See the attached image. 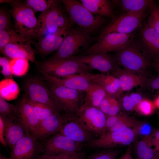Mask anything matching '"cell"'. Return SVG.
Masks as SVG:
<instances>
[{
  "label": "cell",
  "instance_id": "49",
  "mask_svg": "<svg viewBox=\"0 0 159 159\" xmlns=\"http://www.w3.org/2000/svg\"><path fill=\"white\" fill-rule=\"evenodd\" d=\"M120 159H133L132 155L131 150L130 148H128L125 153Z\"/></svg>",
  "mask_w": 159,
  "mask_h": 159
},
{
  "label": "cell",
  "instance_id": "38",
  "mask_svg": "<svg viewBox=\"0 0 159 159\" xmlns=\"http://www.w3.org/2000/svg\"><path fill=\"white\" fill-rule=\"evenodd\" d=\"M138 122L134 118L126 116H122L121 118L106 132L113 131L127 128L134 127Z\"/></svg>",
  "mask_w": 159,
  "mask_h": 159
},
{
  "label": "cell",
  "instance_id": "52",
  "mask_svg": "<svg viewBox=\"0 0 159 159\" xmlns=\"http://www.w3.org/2000/svg\"><path fill=\"white\" fill-rule=\"evenodd\" d=\"M156 108L159 109V93L153 101Z\"/></svg>",
  "mask_w": 159,
  "mask_h": 159
},
{
  "label": "cell",
  "instance_id": "39",
  "mask_svg": "<svg viewBox=\"0 0 159 159\" xmlns=\"http://www.w3.org/2000/svg\"><path fill=\"white\" fill-rule=\"evenodd\" d=\"M95 152L84 159H115L119 151L113 149H102Z\"/></svg>",
  "mask_w": 159,
  "mask_h": 159
},
{
  "label": "cell",
  "instance_id": "1",
  "mask_svg": "<svg viewBox=\"0 0 159 159\" xmlns=\"http://www.w3.org/2000/svg\"><path fill=\"white\" fill-rule=\"evenodd\" d=\"M2 2L10 4V13L14 20V28L23 38L28 41L37 39L38 29V19L35 12L24 1L3 0Z\"/></svg>",
  "mask_w": 159,
  "mask_h": 159
},
{
  "label": "cell",
  "instance_id": "26",
  "mask_svg": "<svg viewBox=\"0 0 159 159\" xmlns=\"http://www.w3.org/2000/svg\"><path fill=\"white\" fill-rule=\"evenodd\" d=\"M94 82L97 83L103 87L107 93L112 95L120 93V87L119 79L110 73L95 74Z\"/></svg>",
  "mask_w": 159,
  "mask_h": 159
},
{
  "label": "cell",
  "instance_id": "12",
  "mask_svg": "<svg viewBox=\"0 0 159 159\" xmlns=\"http://www.w3.org/2000/svg\"><path fill=\"white\" fill-rule=\"evenodd\" d=\"M134 33L132 41L150 60L159 56V34L147 24Z\"/></svg>",
  "mask_w": 159,
  "mask_h": 159
},
{
  "label": "cell",
  "instance_id": "45",
  "mask_svg": "<svg viewBox=\"0 0 159 159\" xmlns=\"http://www.w3.org/2000/svg\"><path fill=\"white\" fill-rule=\"evenodd\" d=\"M112 95L107 93L101 102L99 107L100 110L107 116L111 106Z\"/></svg>",
  "mask_w": 159,
  "mask_h": 159
},
{
  "label": "cell",
  "instance_id": "48",
  "mask_svg": "<svg viewBox=\"0 0 159 159\" xmlns=\"http://www.w3.org/2000/svg\"><path fill=\"white\" fill-rule=\"evenodd\" d=\"M148 84L149 86L152 89L159 91V76L150 81Z\"/></svg>",
  "mask_w": 159,
  "mask_h": 159
},
{
  "label": "cell",
  "instance_id": "24",
  "mask_svg": "<svg viewBox=\"0 0 159 159\" xmlns=\"http://www.w3.org/2000/svg\"><path fill=\"white\" fill-rule=\"evenodd\" d=\"M112 73L120 81V93L129 91L138 86H142L145 83V79L143 76L138 74L124 69H122L118 65Z\"/></svg>",
  "mask_w": 159,
  "mask_h": 159
},
{
  "label": "cell",
  "instance_id": "35",
  "mask_svg": "<svg viewBox=\"0 0 159 159\" xmlns=\"http://www.w3.org/2000/svg\"><path fill=\"white\" fill-rule=\"evenodd\" d=\"M156 108L153 101L143 98L136 105L134 110L142 115L148 116L153 114Z\"/></svg>",
  "mask_w": 159,
  "mask_h": 159
},
{
  "label": "cell",
  "instance_id": "34",
  "mask_svg": "<svg viewBox=\"0 0 159 159\" xmlns=\"http://www.w3.org/2000/svg\"><path fill=\"white\" fill-rule=\"evenodd\" d=\"M142 95L138 93H132L125 95L121 98L120 102L122 107L125 110L132 111L143 99Z\"/></svg>",
  "mask_w": 159,
  "mask_h": 159
},
{
  "label": "cell",
  "instance_id": "47",
  "mask_svg": "<svg viewBox=\"0 0 159 159\" xmlns=\"http://www.w3.org/2000/svg\"><path fill=\"white\" fill-rule=\"evenodd\" d=\"M0 142L4 147L7 148V146L4 138V126L3 119L0 116Z\"/></svg>",
  "mask_w": 159,
  "mask_h": 159
},
{
  "label": "cell",
  "instance_id": "16",
  "mask_svg": "<svg viewBox=\"0 0 159 159\" xmlns=\"http://www.w3.org/2000/svg\"><path fill=\"white\" fill-rule=\"evenodd\" d=\"M44 79L48 83L62 86L85 92L94 82L95 74L90 72L70 75L64 78H57L39 71Z\"/></svg>",
  "mask_w": 159,
  "mask_h": 159
},
{
  "label": "cell",
  "instance_id": "31",
  "mask_svg": "<svg viewBox=\"0 0 159 159\" xmlns=\"http://www.w3.org/2000/svg\"><path fill=\"white\" fill-rule=\"evenodd\" d=\"M0 116L8 119L21 121L18 105L10 103L0 96ZM22 122V121H21Z\"/></svg>",
  "mask_w": 159,
  "mask_h": 159
},
{
  "label": "cell",
  "instance_id": "46",
  "mask_svg": "<svg viewBox=\"0 0 159 159\" xmlns=\"http://www.w3.org/2000/svg\"><path fill=\"white\" fill-rule=\"evenodd\" d=\"M120 110V104L115 97L112 96L111 106L107 116L117 115Z\"/></svg>",
  "mask_w": 159,
  "mask_h": 159
},
{
  "label": "cell",
  "instance_id": "53",
  "mask_svg": "<svg viewBox=\"0 0 159 159\" xmlns=\"http://www.w3.org/2000/svg\"><path fill=\"white\" fill-rule=\"evenodd\" d=\"M153 139L159 141V130H157L155 132L154 134V138Z\"/></svg>",
  "mask_w": 159,
  "mask_h": 159
},
{
  "label": "cell",
  "instance_id": "13",
  "mask_svg": "<svg viewBox=\"0 0 159 159\" xmlns=\"http://www.w3.org/2000/svg\"><path fill=\"white\" fill-rule=\"evenodd\" d=\"M76 115L81 124L97 138L105 132L107 116L99 108L83 104Z\"/></svg>",
  "mask_w": 159,
  "mask_h": 159
},
{
  "label": "cell",
  "instance_id": "44",
  "mask_svg": "<svg viewBox=\"0 0 159 159\" xmlns=\"http://www.w3.org/2000/svg\"><path fill=\"white\" fill-rule=\"evenodd\" d=\"M134 130L136 134L144 137L150 136L152 131L150 125L146 123H138L134 127Z\"/></svg>",
  "mask_w": 159,
  "mask_h": 159
},
{
  "label": "cell",
  "instance_id": "41",
  "mask_svg": "<svg viewBox=\"0 0 159 159\" xmlns=\"http://www.w3.org/2000/svg\"><path fill=\"white\" fill-rule=\"evenodd\" d=\"M86 153L84 151L69 154L44 155H40L37 159H84Z\"/></svg>",
  "mask_w": 159,
  "mask_h": 159
},
{
  "label": "cell",
  "instance_id": "4",
  "mask_svg": "<svg viewBox=\"0 0 159 159\" xmlns=\"http://www.w3.org/2000/svg\"><path fill=\"white\" fill-rule=\"evenodd\" d=\"M91 34L80 27H71L58 49L47 60L67 59L74 56L87 46L91 39Z\"/></svg>",
  "mask_w": 159,
  "mask_h": 159
},
{
  "label": "cell",
  "instance_id": "36",
  "mask_svg": "<svg viewBox=\"0 0 159 159\" xmlns=\"http://www.w3.org/2000/svg\"><path fill=\"white\" fill-rule=\"evenodd\" d=\"M55 0H26L25 3L36 13L44 12L49 9Z\"/></svg>",
  "mask_w": 159,
  "mask_h": 159
},
{
  "label": "cell",
  "instance_id": "54",
  "mask_svg": "<svg viewBox=\"0 0 159 159\" xmlns=\"http://www.w3.org/2000/svg\"><path fill=\"white\" fill-rule=\"evenodd\" d=\"M0 159H10L9 157H8L5 155L0 153Z\"/></svg>",
  "mask_w": 159,
  "mask_h": 159
},
{
  "label": "cell",
  "instance_id": "33",
  "mask_svg": "<svg viewBox=\"0 0 159 159\" xmlns=\"http://www.w3.org/2000/svg\"><path fill=\"white\" fill-rule=\"evenodd\" d=\"M9 64L13 75L18 77L25 75L29 68V61L25 59H10Z\"/></svg>",
  "mask_w": 159,
  "mask_h": 159
},
{
  "label": "cell",
  "instance_id": "19",
  "mask_svg": "<svg viewBox=\"0 0 159 159\" xmlns=\"http://www.w3.org/2000/svg\"><path fill=\"white\" fill-rule=\"evenodd\" d=\"M58 133L84 145L97 138L81 124L76 115L70 116Z\"/></svg>",
  "mask_w": 159,
  "mask_h": 159
},
{
  "label": "cell",
  "instance_id": "28",
  "mask_svg": "<svg viewBox=\"0 0 159 159\" xmlns=\"http://www.w3.org/2000/svg\"><path fill=\"white\" fill-rule=\"evenodd\" d=\"M83 104L99 108L100 103L107 95L106 91L101 86L93 82L85 92Z\"/></svg>",
  "mask_w": 159,
  "mask_h": 159
},
{
  "label": "cell",
  "instance_id": "42",
  "mask_svg": "<svg viewBox=\"0 0 159 159\" xmlns=\"http://www.w3.org/2000/svg\"><path fill=\"white\" fill-rule=\"evenodd\" d=\"M12 27L10 13L4 9L0 10V30H6Z\"/></svg>",
  "mask_w": 159,
  "mask_h": 159
},
{
  "label": "cell",
  "instance_id": "51",
  "mask_svg": "<svg viewBox=\"0 0 159 159\" xmlns=\"http://www.w3.org/2000/svg\"><path fill=\"white\" fill-rule=\"evenodd\" d=\"M153 65L159 74V56L153 60Z\"/></svg>",
  "mask_w": 159,
  "mask_h": 159
},
{
  "label": "cell",
  "instance_id": "15",
  "mask_svg": "<svg viewBox=\"0 0 159 159\" xmlns=\"http://www.w3.org/2000/svg\"><path fill=\"white\" fill-rule=\"evenodd\" d=\"M42 153L41 142L28 131L10 150L9 158L10 159H37Z\"/></svg>",
  "mask_w": 159,
  "mask_h": 159
},
{
  "label": "cell",
  "instance_id": "14",
  "mask_svg": "<svg viewBox=\"0 0 159 159\" xmlns=\"http://www.w3.org/2000/svg\"><path fill=\"white\" fill-rule=\"evenodd\" d=\"M41 141L42 149L41 155H44L80 152L82 151L84 147V145L76 142L59 133Z\"/></svg>",
  "mask_w": 159,
  "mask_h": 159
},
{
  "label": "cell",
  "instance_id": "18",
  "mask_svg": "<svg viewBox=\"0 0 159 159\" xmlns=\"http://www.w3.org/2000/svg\"><path fill=\"white\" fill-rule=\"evenodd\" d=\"M70 115L55 113L41 121L37 129L31 134L42 141L59 132Z\"/></svg>",
  "mask_w": 159,
  "mask_h": 159
},
{
  "label": "cell",
  "instance_id": "7",
  "mask_svg": "<svg viewBox=\"0 0 159 159\" xmlns=\"http://www.w3.org/2000/svg\"><path fill=\"white\" fill-rule=\"evenodd\" d=\"M48 84L61 112L68 115H76L84 102L85 98L82 96L83 92L62 86Z\"/></svg>",
  "mask_w": 159,
  "mask_h": 159
},
{
  "label": "cell",
  "instance_id": "55",
  "mask_svg": "<svg viewBox=\"0 0 159 159\" xmlns=\"http://www.w3.org/2000/svg\"><path fill=\"white\" fill-rule=\"evenodd\" d=\"M152 159H158V156L157 155H155L153 158Z\"/></svg>",
  "mask_w": 159,
  "mask_h": 159
},
{
  "label": "cell",
  "instance_id": "9",
  "mask_svg": "<svg viewBox=\"0 0 159 159\" xmlns=\"http://www.w3.org/2000/svg\"><path fill=\"white\" fill-rule=\"evenodd\" d=\"M147 11L121 14L103 28L100 36L112 32L125 34L135 32L143 25V21L148 16Z\"/></svg>",
  "mask_w": 159,
  "mask_h": 159
},
{
  "label": "cell",
  "instance_id": "50",
  "mask_svg": "<svg viewBox=\"0 0 159 159\" xmlns=\"http://www.w3.org/2000/svg\"><path fill=\"white\" fill-rule=\"evenodd\" d=\"M153 146L155 148L154 150L155 152H158L159 153V141L155 140L152 138Z\"/></svg>",
  "mask_w": 159,
  "mask_h": 159
},
{
  "label": "cell",
  "instance_id": "23",
  "mask_svg": "<svg viewBox=\"0 0 159 159\" xmlns=\"http://www.w3.org/2000/svg\"><path fill=\"white\" fill-rule=\"evenodd\" d=\"M2 118L4 124L5 139L11 150L29 130L21 121Z\"/></svg>",
  "mask_w": 159,
  "mask_h": 159
},
{
  "label": "cell",
  "instance_id": "22",
  "mask_svg": "<svg viewBox=\"0 0 159 159\" xmlns=\"http://www.w3.org/2000/svg\"><path fill=\"white\" fill-rule=\"evenodd\" d=\"M21 121L31 133L38 127L40 120L37 113L24 94L17 104Z\"/></svg>",
  "mask_w": 159,
  "mask_h": 159
},
{
  "label": "cell",
  "instance_id": "27",
  "mask_svg": "<svg viewBox=\"0 0 159 159\" xmlns=\"http://www.w3.org/2000/svg\"><path fill=\"white\" fill-rule=\"evenodd\" d=\"M118 5L122 13L129 12H141L149 10L155 2L151 0H121L114 1Z\"/></svg>",
  "mask_w": 159,
  "mask_h": 159
},
{
  "label": "cell",
  "instance_id": "37",
  "mask_svg": "<svg viewBox=\"0 0 159 159\" xmlns=\"http://www.w3.org/2000/svg\"><path fill=\"white\" fill-rule=\"evenodd\" d=\"M28 99L35 109L40 122L56 113L52 108L47 105Z\"/></svg>",
  "mask_w": 159,
  "mask_h": 159
},
{
  "label": "cell",
  "instance_id": "10",
  "mask_svg": "<svg viewBox=\"0 0 159 159\" xmlns=\"http://www.w3.org/2000/svg\"><path fill=\"white\" fill-rule=\"evenodd\" d=\"M136 134L134 129L131 128L107 131L84 146L92 149H113L118 146L130 145L134 140Z\"/></svg>",
  "mask_w": 159,
  "mask_h": 159
},
{
  "label": "cell",
  "instance_id": "20",
  "mask_svg": "<svg viewBox=\"0 0 159 159\" xmlns=\"http://www.w3.org/2000/svg\"><path fill=\"white\" fill-rule=\"evenodd\" d=\"M71 26L61 29L57 32L40 37L37 42H32L38 52L45 55L56 51L68 34Z\"/></svg>",
  "mask_w": 159,
  "mask_h": 159
},
{
  "label": "cell",
  "instance_id": "5",
  "mask_svg": "<svg viewBox=\"0 0 159 159\" xmlns=\"http://www.w3.org/2000/svg\"><path fill=\"white\" fill-rule=\"evenodd\" d=\"M116 64L123 69L141 75L151 64V60L132 42L124 49L116 52L112 57Z\"/></svg>",
  "mask_w": 159,
  "mask_h": 159
},
{
  "label": "cell",
  "instance_id": "3",
  "mask_svg": "<svg viewBox=\"0 0 159 159\" xmlns=\"http://www.w3.org/2000/svg\"><path fill=\"white\" fill-rule=\"evenodd\" d=\"M61 1L56 0L50 7L38 16V29L37 39L55 33L71 26L70 20L62 6Z\"/></svg>",
  "mask_w": 159,
  "mask_h": 159
},
{
  "label": "cell",
  "instance_id": "17",
  "mask_svg": "<svg viewBox=\"0 0 159 159\" xmlns=\"http://www.w3.org/2000/svg\"><path fill=\"white\" fill-rule=\"evenodd\" d=\"M70 58L86 65L92 70H98L102 73L112 72L117 65L113 57L107 53L80 54L73 56Z\"/></svg>",
  "mask_w": 159,
  "mask_h": 159
},
{
  "label": "cell",
  "instance_id": "11",
  "mask_svg": "<svg viewBox=\"0 0 159 159\" xmlns=\"http://www.w3.org/2000/svg\"><path fill=\"white\" fill-rule=\"evenodd\" d=\"M24 89L25 94L29 99L47 105L56 113H62L48 86L41 79L34 77L27 79L25 81Z\"/></svg>",
  "mask_w": 159,
  "mask_h": 159
},
{
  "label": "cell",
  "instance_id": "8",
  "mask_svg": "<svg viewBox=\"0 0 159 159\" xmlns=\"http://www.w3.org/2000/svg\"><path fill=\"white\" fill-rule=\"evenodd\" d=\"M134 33L131 34L112 32L100 36L97 41L83 51L81 55L120 51L131 43Z\"/></svg>",
  "mask_w": 159,
  "mask_h": 159
},
{
  "label": "cell",
  "instance_id": "29",
  "mask_svg": "<svg viewBox=\"0 0 159 159\" xmlns=\"http://www.w3.org/2000/svg\"><path fill=\"white\" fill-rule=\"evenodd\" d=\"M20 93L19 86L12 78H6L0 82V96L6 100H14Z\"/></svg>",
  "mask_w": 159,
  "mask_h": 159
},
{
  "label": "cell",
  "instance_id": "40",
  "mask_svg": "<svg viewBox=\"0 0 159 159\" xmlns=\"http://www.w3.org/2000/svg\"><path fill=\"white\" fill-rule=\"evenodd\" d=\"M148 24L159 34V6L155 2L150 8Z\"/></svg>",
  "mask_w": 159,
  "mask_h": 159
},
{
  "label": "cell",
  "instance_id": "6",
  "mask_svg": "<svg viewBox=\"0 0 159 159\" xmlns=\"http://www.w3.org/2000/svg\"><path fill=\"white\" fill-rule=\"evenodd\" d=\"M39 71L57 78L90 72L91 69L71 58L55 61L47 59L36 63Z\"/></svg>",
  "mask_w": 159,
  "mask_h": 159
},
{
  "label": "cell",
  "instance_id": "21",
  "mask_svg": "<svg viewBox=\"0 0 159 159\" xmlns=\"http://www.w3.org/2000/svg\"><path fill=\"white\" fill-rule=\"evenodd\" d=\"M33 42L26 41L9 43L0 50V52L7 58L25 59L36 62L35 51L31 45Z\"/></svg>",
  "mask_w": 159,
  "mask_h": 159
},
{
  "label": "cell",
  "instance_id": "25",
  "mask_svg": "<svg viewBox=\"0 0 159 159\" xmlns=\"http://www.w3.org/2000/svg\"><path fill=\"white\" fill-rule=\"evenodd\" d=\"M87 9L94 14L102 17H112V4L107 0H80Z\"/></svg>",
  "mask_w": 159,
  "mask_h": 159
},
{
  "label": "cell",
  "instance_id": "43",
  "mask_svg": "<svg viewBox=\"0 0 159 159\" xmlns=\"http://www.w3.org/2000/svg\"><path fill=\"white\" fill-rule=\"evenodd\" d=\"M0 66L1 67V72L6 78H12V73L9 64V60L6 57H0Z\"/></svg>",
  "mask_w": 159,
  "mask_h": 159
},
{
  "label": "cell",
  "instance_id": "30",
  "mask_svg": "<svg viewBox=\"0 0 159 159\" xmlns=\"http://www.w3.org/2000/svg\"><path fill=\"white\" fill-rule=\"evenodd\" d=\"M152 138L150 136L144 137L138 143L136 152L140 159H152L156 155L154 149L152 148Z\"/></svg>",
  "mask_w": 159,
  "mask_h": 159
},
{
  "label": "cell",
  "instance_id": "2",
  "mask_svg": "<svg viewBox=\"0 0 159 159\" xmlns=\"http://www.w3.org/2000/svg\"><path fill=\"white\" fill-rule=\"evenodd\" d=\"M70 21L90 34L97 31L105 23L103 17L93 14L79 1L62 0Z\"/></svg>",
  "mask_w": 159,
  "mask_h": 159
},
{
  "label": "cell",
  "instance_id": "32",
  "mask_svg": "<svg viewBox=\"0 0 159 159\" xmlns=\"http://www.w3.org/2000/svg\"><path fill=\"white\" fill-rule=\"evenodd\" d=\"M26 41H28L18 34L14 28L6 30H0V50L9 44Z\"/></svg>",
  "mask_w": 159,
  "mask_h": 159
}]
</instances>
